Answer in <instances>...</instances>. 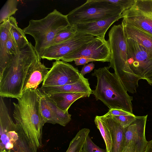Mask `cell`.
<instances>
[{"instance_id":"603a6c76","label":"cell","mask_w":152,"mask_h":152,"mask_svg":"<svg viewBox=\"0 0 152 152\" xmlns=\"http://www.w3.org/2000/svg\"><path fill=\"white\" fill-rule=\"evenodd\" d=\"M11 24L10 31L20 50L25 47L29 43L23 30L18 26L16 18L12 16L9 18Z\"/></svg>"},{"instance_id":"cb8c5ba5","label":"cell","mask_w":152,"mask_h":152,"mask_svg":"<svg viewBox=\"0 0 152 152\" xmlns=\"http://www.w3.org/2000/svg\"><path fill=\"white\" fill-rule=\"evenodd\" d=\"M90 130L83 128L80 130L70 142L66 152H81Z\"/></svg>"},{"instance_id":"4fadbf2b","label":"cell","mask_w":152,"mask_h":152,"mask_svg":"<svg viewBox=\"0 0 152 152\" xmlns=\"http://www.w3.org/2000/svg\"><path fill=\"white\" fill-rule=\"evenodd\" d=\"M148 115L136 116L131 124L124 128L125 146L132 145L137 152H145L148 141L145 136V128Z\"/></svg>"},{"instance_id":"4dcf8cb0","label":"cell","mask_w":152,"mask_h":152,"mask_svg":"<svg viewBox=\"0 0 152 152\" xmlns=\"http://www.w3.org/2000/svg\"><path fill=\"white\" fill-rule=\"evenodd\" d=\"M135 0H105L109 3L119 7L124 11L130 8L134 3Z\"/></svg>"},{"instance_id":"d6a6232c","label":"cell","mask_w":152,"mask_h":152,"mask_svg":"<svg viewBox=\"0 0 152 152\" xmlns=\"http://www.w3.org/2000/svg\"><path fill=\"white\" fill-rule=\"evenodd\" d=\"M95 65L93 62L85 65L82 67L80 73L84 76L86 74L90 73L93 69Z\"/></svg>"},{"instance_id":"ac0fdd59","label":"cell","mask_w":152,"mask_h":152,"mask_svg":"<svg viewBox=\"0 0 152 152\" xmlns=\"http://www.w3.org/2000/svg\"><path fill=\"white\" fill-rule=\"evenodd\" d=\"M126 37L131 39L152 52V35L122 22Z\"/></svg>"},{"instance_id":"5b68a950","label":"cell","mask_w":152,"mask_h":152,"mask_svg":"<svg viewBox=\"0 0 152 152\" xmlns=\"http://www.w3.org/2000/svg\"><path fill=\"white\" fill-rule=\"evenodd\" d=\"M70 25L66 15L54 9L42 19L31 20L23 30L25 34L34 38L35 49L41 57L45 50L53 45L56 34Z\"/></svg>"},{"instance_id":"8fae6325","label":"cell","mask_w":152,"mask_h":152,"mask_svg":"<svg viewBox=\"0 0 152 152\" xmlns=\"http://www.w3.org/2000/svg\"><path fill=\"white\" fill-rule=\"evenodd\" d=\"M77 68L60 60H56L43 82L42 86L50 87L74 83L83 77Z\"/></svg>"},{"instance_id":"7402d4cb","label":"cell","mask_w":152,"mask_h":152,"mask_svg":"<svg viewBox=\"0 0 152 152\" xmlns=\"http://www.w3.org/2000/svg\"><path fill=\"white\" fill-rule=\"evenodd\" d=\"M95 123L104 141L107 152H111L113 142L110 129L102 116H96Z\"/></svg>"},{"instance_id":"f1b7e54d","label":"cell","mask_w":152,"mask_h":152,"mask_svg":"<svg viewBox=\"0 0 152 152\" xmlns=\"http://www.w3.org/2000/svg\"><path fill=\"white\" fill-rule=\"evenodd\" d=\"M81 152H107L96 145L89 136H88Z\"/></svg>"},{"instance_id":"d4e9b609","label":"cell","mask_w":152,"mask_h":152,"mask_svg":"<svg viewBox=\"0 0 152 152\" xmlns=\"http://www.w3.org/2000/svg\"><path fill=\"white\" fill-rule=\"evenodd\" d=\"M39 107L42 115L46 123L56 124L50 107L47 102L45 94L40 89L37 90Z\"/></svg>"},{"instance_id":"836d02e7","label":"cell","mask_w":152,"mask_h":152,"mask_svg":"<svg viewBox=\"0 0 152 152\" xmlns=\"http://www.w3.org/2000/svg\"><path fill=\"white\" fill-rule=\"evenodd\" d=\"M74 61L75 64L76 65H84V66L88 62L94 61L92 60L85 58L76 59Z\"/></svg>"},{"instance_id":"52a82bcc","label":"cell","mask_w":152,"mask_h":152,"mask_svg":"<svg viewBox=\"0 0 152 152\" xmlns=\"http://www.w3.org/2000/svg\"><path fill=\"white\" fill-rule=\"evenodd\" d=\"M123 12L119 7L105 0H88L66 16L69 24L75 25L106 19Z\"/></svg>"},{"instance_id":"2e32d148","label":"cell","mask_w":152,"mask_h":152,"mask_svg":"<svg viewBox=\"0 0 152 152\" xmlns=\"http://www.w3.org/2000/svg\"><path fill=\"white\" fill-rule=\"evenodd\" d=\"M88 80L83 77L73 83L55 86H42L39 88L47 95L61 92H74L86 94L90 95L92 94V90Z\"/></svg>"},{"instance_id":"7a4b0ae2","label":"cell","mask_w":152,"mask_h":152,"mask_svg":"<svg viewBox=\"0 0 152 152\" xmlns=\"http://www.w3.org/2000/svg\"><path fill=\"white\" fill-rule=\"evenodd\" d=\"M110 66L95 69L92 75L97 78V83L92 94L96 100L101 101L110 109L124 110L133 114V97L127 93L115 73L109 71Z\"/></svg>"},{"instance_id":"30bf717a","label":"cell","mask_w":152,"mask_h":152,"mask_svg":"<svg viewBox=\"0 0 152 152\" xmlns=\"http://www.w3.org/2000/svg\"><path fill=\"white\" fill-rule=\"evenodd\" d=\"M111 56L107 41L94 37L91 41L69 54L61 60L66 62H71L76 59L85 58L94 61L110 62Z\"/></svg>"},{"instance_id":"44dd1931","label":"cell","mask_w":152,"mask_h":152,"mask_svg":"<svg viewBox=\"0 0 152 152\" xmlns=\"http://www.w3.org/2000/svg\"><path fill=\"white\" fill-rule=\"evenodd\" d=\"M45 94L56 124L65 126L71 120V115L69 113L68 111L65 112L60 109L48 95Z\"/></svg>"},{"instance_id":"9a60e30c","label":"cell","mask_w":152,"mask_h":152,"mask_svg":"<svg viewBox=\"0 0 152 152\" xmlns=\"http://www.w3.org/2000/svg\"><path fill=\"white\" fill-rule=\"evenodd\" d=\"M122 18V14L104 19L91 22L78 23L74 26L78 32L105 39V34L109 27L115 22Z\"/></svg>"},{"instance_id":"9c48e42d","label":"cell","mask_w":152,"mask_h":152,"mask_svg":"<svg viewBox=\"0 0 152 152\" xmlns=\"http://www.w3.org/2000/svg\"><path fill=\"white\" fill-rule=\"evenodd\" d=\"M122 15V22L152 35V0H135Z\"/></svg>"},{"instance_id":"e575fe53","label":"cell","mask_w":152,"mask_h":152,"mask_svg":"<svg viewBox=\"0 0 152 152\" xmlns=\"http://www.w3.org/2000/svg\"><path fill=\"white\" fill-rule=\"evenodd\" d=\"M122 152H137L136 148L133 146H125Z\"/></svg>"},{"instance_id":"277c9868","label":"cell","mask_w":152,"mask_h":152,"mask_svg":"<svg viewBox=\"0 0 152 152\" xmlns=\"http://www.w3.org/2000/svg\"><path fill=\"white\" fill-rule=\"evenodd\" d=\"M107 41L111 53L109 66L114 69L126 90L137 88L139 80L133 73L128 63L126 37L122 24L112 27Z\"/></svg>"},{"instance_id":"6da1fadb","label":"cell","mask_w":152,"mask_h":152,"mask_svg":"<svg viewBox=\"0 0 152 152\" xmlns=\"http://www.w3.org/2000/svg\"><path fill=\"white\" fill-rule=\"evenodd\" d=\"M36 90H27L17 99V103L13 104L15 123L37 151L42 146V129L46 123L40 111Z\"/></svg>"},{"instance_id":"484cf974","label":"cell","mask_w":152,"mask_h":152,"mask_svg":"<svg viewBox=\"0 0 152 152\" xmlns=\"http://www.w3.org/2000/svg\"><path fill=\"white\" fill-rule=\"evenodd\" d=\"M19 1L17 0H8L7 1L0 11V23L7 20L15 14L18 10L17 8Z\"/></svg>"},{"instance_id":"83f0119b","label":"cell","mask_w":152,"mask_h":152,"mask_svg":"<svg viewBox=\"0 0 152 152\" xmlns=\"http://www.w3.org/2000/svg\"><path fill=\"white\" fill-rule=\"evenodd\" d=\"M6 48L7 53L11 57L17 55L20 50L10 31L6 42Z\"/></svg>"},{"instance_id":"f546056e","label":"cell","mask_w":152,"mask_h":152,"mask_svg":"<svg viewBox=\"0 0 152 152\" xmlns=\"http://www.w3.org/2000/svg\"><path fill=\"white\" fill-rule=\"evenodd\" d=\"M111 116L113 118L116 120L119 123L121 126L124 128L129 125L135 119L136 117V115L134 114L127 115Z\"/></svg>"},{"instance_id":"ffe728a7","label":"cell","mask_w":152,"mask_h":152,"mask_svg":"<svg viewBox=\"0 0 152 152\" xmlns=\"http://www.w3.org/2000/svg\"><path fill=\"white\" fill-rule=\"evenodd\" d=\"M47 95L60 109L65 112L68 111L71 105L77 100L89 97L90 96L86 94L74 92H61Z\"/></svg>"},{"instance_id":"ba28073f","label":"cell","mask_w":152,"mask_h":152,"mask_svg":"<svg viewBox=\"0 0 152 152\" xmlns=\"http://www.w3.org/2000/svg\"><path fill=\"white\" fill-rule=\"evenodd\" d=\"M127 61L133 73L152 86V52L135 40L126 38Z\"/></svg>"},{"instance_id":"8d00e7d4","label":"cell","mask_w":152,"mask_h":152,"mask_svg":"<svg viewBox=\"0 0 152 152\" xmlns=\"http://www.w3.org/2000/svg\"><path fill=\"white\" fill-rule=\"evenodd\" d=\"M0 152H11L9 151H7L5 150H2L0 151Z\"/></svg>"},{"instance_id":"7c38bea8","label":"cell","mask_w":152,"mask_h":152,"mask_svg":"<svg viewBox=\"0 0 152 152\" xmlns=\"http://www.w3.org/2000/svg\"><path fill=\"white\" fill-rule=\"evenodd\" d=\"M94 38L91 35L77 31L70 39L47 48L41 58L50 61L61 60L69 54L91 41Z\"/></svg>"},{"instance_id":"d6986e66","label":"cell","mask_w":152,"mask_h":152,"mask_svg":"<svg viewBox=\"0 0 152 152\" xmlns=\"http://www.w3.org/2000/svg\"><path fill=\"white\" fill-rule=\"evenodd\" d=\"M10 27L9 19L0 25V77L12 57L8 54L6 48V42Z\"/></svg>"},{"instance_id":"3957f363","label":"cell","mask_w":152,"mask_h":152,"mask_svg":"<svg viewBox=\"0 0 152 152\" xmlns=\"http://www.w3.org/2000/svg\"><path fill=\"white\" fill-rule=\"evenodd\" d=\"M40 57L31 42L13 55L0 77V96L18 99L22 95L24 81L30 66Z\"/></svg>"},{"instance_id":"e0dca14e","label":"cell","mask_w":152,"mask_h":152,"mask_svg":"<svg viewBox=\"0 0 152 152\" xmlns=\"http://www.w3.org/2000/svg\"><path fill=\"white\" fill-rule=\"evenodd\" d=\"M110 131L113 142L111 152H122L125 147L124 128L111 116H102Z\"/></svg>"},{"instance_id":"4316f807","label":"cell","mask_w":152,"mask_h":152,"mask_svg":"<svg viewBox=\"0 0 152 152\" xmlns=\"http://www.w3.org/2000/svg\"><path fill=\"white\" fill-rule=\"evenodd\" d=\"M77 31L74 25H70L59 31L56 35L53 45L67 40L74 37Z\"/></svg>"},{"instance_id":"1f68e13d","label":"cell","mask_w":152,"mask_h":152,"mask_svg":"<svg viewBox=\"0 0 152 152\" xmlns=\"http://www.w3.org/2000/svg\"><path fill=\"white\" fill-rule=\"evenodd\" d=\"M130 113L124 110L118 109H111L106 114V115L110 116H120L133 114Z\"/></svg>"},{"instance_id":"8992f818","label":"cell","mask_w":152,"mask_h":152,"mask_svg":"<svg viewBox=\"0 0 152 152\" xmlns=\"http://www.w3.org/2000/svg\"><path fill=\"white\" fill-rule=\"evenodd\" d=\"M0 151L37 152L21 128L13 121L2 98L0 99Z\"/></svg>"},{"instance_id":"d590c367","label":"cell","mask_w":152,"mask_h":152,"mask_svg":"<svg viewBox=\"0 0 152 152\" xmlns=\"http://www.w3.org/2000/svg\"><path fill=\"white\" fill-rule=\"evenodd\" d=\"M145 152H152V140L148 141L147 145Z\"/></svg>"},{"instance_id":"5bb4252c","label":"cell","mask_w":152,"mask_h":152,"mask_svg":"<svg viewBox=\"0 0 152 152\" xmlns=\"http://www.w3.org/2000/svg\"><path fill=\"white\" fill-rule=\"evenodd\" d=\"M39 57L31 64L26 75L22 89V94L29 89H37L39 84L45 79L49 72L41 61Z\"/></svg>"}]
</instances>
